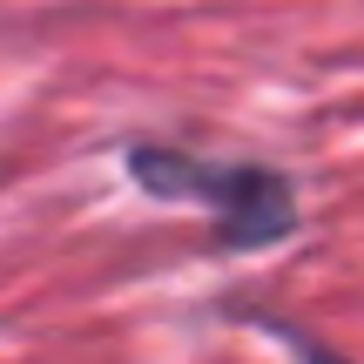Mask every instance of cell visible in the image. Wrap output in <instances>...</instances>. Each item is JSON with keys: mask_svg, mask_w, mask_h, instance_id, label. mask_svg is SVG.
Returning a JSON list of instances; mask_svg holds the SVG:
<instances>
[{"mask_svg": "<svg viewBox=\"0 0 364 364\" xmlns=\"http://www.w3.org/2000/svg\"><path fill=\"white\" fill-rule=\"evenodd\" d=\"M129 169L149 196H169V203H203L216 209L223 236L236 250H257V243H277L297 216L290 203V182L277 169H223V162H196L182 149H129Z\"/></svg>", "mask_w": 364, "mask_h": 364, "instance_id": "1", "label": "cell"}]
</instances>
